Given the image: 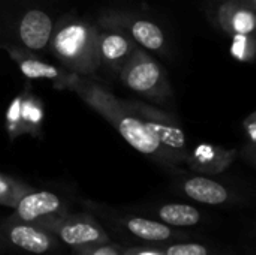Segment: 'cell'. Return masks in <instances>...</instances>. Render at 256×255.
I'll return each instance as SVG.
<instances>
[{"label":"cell","mask_w":256,"mask_h":255,"mask_svg":"<svg viewBox=\"0 0 256 255\" xmlns=\"http://www.w3.org/2000/svg\"><path fill=\"white\" fill-rule=\"evenodd\" d=\"M82 96L90 102L94 108L99 110L120 132V135L138 152L146 155H153L159 152L160 141L153 135V132L144 125V122L130 114L129 110L123 108V105L106 92L100 90L94 84H84L81 89Z\"/></svg>","instance_id":"1"},{"label":"cell","mask_w":256,"mask_h":255,"mask_svg":"<svg viewBox=\"0 0 256 255\" xmlns=\"http://www.w3.org/2000/svg\"><path fill=\"white\" fill-rule=\"evenodd\" d=\"M98 42L93 30L81 23L60 29L52 39V50L68 65L78 69H93Z\"/></svg>","instance_id":"2"},{"label":"cell","mask_w":256,"mask_h":255,"mask_svg":"<svg viewBox=\"0 0 256 255\" xmlns=\"http://www.w3.org/2000/svg\"><path fill=\"white\" fill-rule=\"evenodd\" d=\"M132 107L135 108L134 111L141 116L140 119L144 122V125L160 141V144L176 150L186 147V134L171 117L141 104H132Z\"/></svg>","instance_id":"3"},{"label":"cell","mask_w":256,"mask_h":255,"mask_svg":"<svg viewBox=\"0 0 256 255\" xmlns=\"http://www.w3.org/2000/svg\"><path fill=\"white\" fill-rule=\"evenodd\" d=\"M162 78L160 66L144 54L135 56L123 69V81L129 89L138 93L159 92Z\"/></svg>","instance_id":"4"},{"label":"cell","mask_w":256,"mask_h":255,"mask_svg":"<svg viewBox=\"0 0 256 255\" xmlns=\"http://www.w3.org/2000/svg\"><path fill=\"white\" fill-rule=\"evenodd\" d=\"M52 33V21L48 14L40 9L28 11L20 24V38L26 47L32 50H42L50 42Z\"/></svg>","instance_id":"5"},{"label":"cell","mask_w":256,"mask_h":255,"mask_svg":"<svg viewBox=\"0 0 256 255\" xmlns=\"http://www.w3.org/2000/svg\"><path fill=\"white\" fill-rule=\"evenodd\" d=\"M60 207V200L51 192H36L24 197L18 204V215L24 221H34L39 216L54 213Z\"/></svg>","instance_id":"6"},{"label":"cell","mask_w":256,"mask_h":255,"mask_svg":"<svg viewBox=\"0 0 256 255\" xmlns=\"http://www.w3.org/2000/svg\"><path fill=\"white\" fill-rule=\"evenodd\" d=\"M186 194L206 204H220L228 200V191L218 182L206 179V177H195L184 183Z\"/></svg>","instance_id":"7"},{"label":"cell","mask_w":256,"mask_h":255,"mask_svg":"<svg viewBox=\"0 0 256 255\" xmlns=\"http://www.w3.org/2000/svg\"><path fill=\"white\" fill-rule=\"evenodd\" d=\"M220 15L224 24L237 35H250L255 30V14L252 9L226 5Z\"/></svg>","instance_id":"8"},{"label":"cell","mask_w":256,"mask_h":255,"mask_svg":"<svg viewBox=\"0 0 256 255\" xmlns=\"http://www.w3.org/2000/svg\"><path fill=\"white\" fill-rule=\"evenodd\" d=\"M10 240L16 246L33 254H44L50 249V239L44 233H39L34 228L26 225L14 228L10 233Z\"/></svg>","instance_id":"9"},{"label":"cell","mask_w":256,"mask_h":255,"mask_svg":"<svg viewBox=\"0 0 256 255\" xmlns=\"http://www.w3.org/2000/svg\"><path fill=\"white\" fill-rule=\"evenodd\" d=\"M130 50H132L130 42L124 36L117 35V33L105 35L98 42L99 54L105 60H110V62H117V60L124 59L130 53Z\"/></svg>","instance_id":"10"},{"label":"cell","mask_w":256,"mask_h":255,"mask_svg":"<svg viewBox=\"0 0 256 255\" xmlns=\"http://www.w3.org/2000/svg\"><path fill=\"white\" fill-rule=\"evenodd\" d=\"M160 218L171 225L190 227L200 222V212L188 204H168L159 212Z\"/></svg>","instance_id":"11"},{"label":"cell","mask_w":256,"mask_h":255,"mask_svg":"<svg viewBox=\"0 0 256 255\" xmlns=\"http://www.w3.org/2000/svg\"><path fill=\"white\" fill-rule=\"evenodd\" d=\"M132 35L140 44H142L148 50H159L164 47V42H165V36L160 27L146 20H140L134 23Z\"/></svg>","instance_id":"12"},{"label":"cell","mask_w":256,"mask_h":255,"mask_svg":"<svg viewBox=\"0 0 256 255\" xmlns=\"http://www.w3.org/2000/svg\"><path fill=\"white\" fill-rule=\"evenodd\" d=\"M128 227L135 236H138L144 240L160 242V240L170 239V236H171V230L166 225L154 222V221H148V219L135 218V219L129 221Z\"/></svg>","instance_id":"13"},{"label":"cell","mask_w":256,"mask_h":255,"mask_svg":"<svg viewBox=\"0 0 256 255\" xmlns=\"http://www.w3.org/2000/svg\"><path fill=\"white\" fill-rule=\"evenodd\" d=\"M62 239L69 245H82L88 242H94L100 237L98 228L88 224H72L66 225L62 230Z\"/></svg>","instance_id":"14"},{"label":"cell","mask_w":256,"mask_h":255,"mask_svg":"<svg viewBox=\"0 0 256 255\" xmlns=\"http://www.w3.org/2000/svg\"><path fill=\"white\" fill-rule=\"evenodd\" d=\"M20 68L27 78H56V77H58L57 68H54L52 65L44 63V62H39V60H33V59L22 60Z\"/></svg>","instance_id":"15"},{"label":"cell","mask_w":256,"mask_h":255,"mask_svg":"<svg viewBox=\"0 0 256 255\" xmlns=\"http://www.w3.org/2000/svg\"><path fill=\"white\" fill-rule=\"evenodd\" d=\"M207 249L201 245H177L170 248L168 255H207Z\"/></svg>","instance_id":"16"},{"label":"cell","mask_w":256,"mask_h":255,"mask_svg":"<svg viewBox=\"0 0 256 255\" xmlns=\"http://www.w3.org/2000/svg\"><path fill=\"white\" fill-rule=\"evenodd\" d=\"M27 107L30 108V111H27V110H24V116L26 117H28V119H32L33 122H38L40 117H42V114H40V111L38 110V108H34V107H32L30 104H27Z\"/></svg>","instance_id":"17"},{"label":"cell","mask_w":256,"mask_h":255,"mask_svg":"<svg viewBox=\"0 0 256 255\" xmlns=\"http://www.w3.org/2000/svg\"><path fill=\"white\" fill-rule=\"evenodd\" d=\"M8 192H9V183L4 177L0 176V198L8 195Z\"/></svg>","instance_id":"18"},{"label":"cell","mask_w":256,"mask_h":255,"mask_svg":"<svg viewBox=\"0 0 256 255\" xmlns=\"http://www.w3.org/2000/svg\"><path fill=\"white\" fill-rule=\"evenodd\" d=\"M93 255H118L112 248H100V249H98L96 252Z\"/></svg>","instance_id":"19"},{"label":"cell","mask_w":256,"mask_h":255,"mask_svg":"<svg viewBox=\"0 0 256 255\" xmlns=\"http://www.w3.org/2000/svg\"><path fill=\"white\" fill-rule=\"evenodd\" d=\"M250 135H252V138L255 140V126H254V123L250 125Z\"/></svg>","instance_id":"20"},{"label":"cell","mask_w":256,"mask_h":255,"mask_svg":"<svg viewBox=\"0 0 256 255\" xmlns=\"http://www.w3.org/2000/svg\"><path fill=\"white\" fill-rule=\"evenodd\" d=\"M141 255H156V254H152V252H146V254H141Z\"/></svg>","instance_id":"21"}]
</instances>
